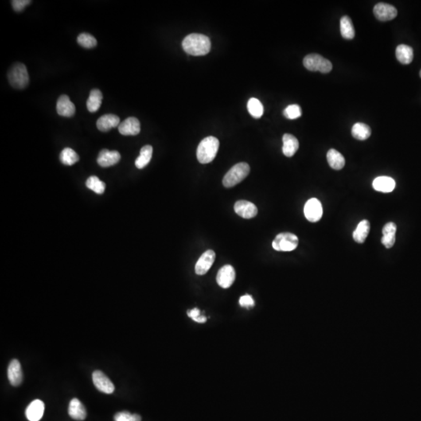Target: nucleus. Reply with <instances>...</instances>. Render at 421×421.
<instances>
[{
  "label": "nucleus",
  "instance_id": "nucleus-1",
  "mask_svg": "<svg viewBox=\"0 0 421 421\" xmlns=\"http://www.w3.org/2000/svg\"><path fill=\"white\" fill-rule=\"evenodd\" d=\"M182 46L189 55L204 56L211 50V41L208 36L201 34H191L184 39Z\"/></svg>",
  "mask_w": 421,
  "mask_h": 421
},
{
  "label": "nucleus",
  "instance_id": "nucleus-2",
  "mask_svg": "<svg viewBox=\"0 0 421 421\" xmlns=\"http://www.w3.org/2000/svg\"><path fill=\"white\" fill-rule=\"evenodd\" d=\"M219 141L212 136L207 137L199 144L197 149V158L201 164L212 162L217 154Z\"/></svg>",
  "mask_w": 421,
  "mask_h": 421
},
{
  "label": "nucleus",
  "instance_id": "nucleus-3",
  "mask_svg": "<svg viewBox=\"0 0 421 421\" xmlns=\"http://www.w3.org/2000/svg\"><path fill=\"white\" fill-rule=\"evenodd\" d=\"M250 169V166L246 162H240L233 165L225 175L223 180V185L227 188L237 185L248 176Z\"/></svg>",
  "mask_w": 421,
  "mask_h": 421
},
{
  "label": "nucleus",
  "instance_id": "nucleus-4",
  "mask_svg": "<svg viewBox=\"0 0 421 421\" xmlns=\"http://www.w3.org/2000/svg\"><path fill=\"white\" fill-rule=\"evenodd\" d=\"M8 80L14 88H25L29 83V75L25 65L20 63L14 64L8 73Z\"/></svg>",
  "mask_w": 421,
  "mask_h": 421
},
{
  "label": "nucleus",
  "instance_id": "nucleus-5",
  "mask_svg": "<svg viewBox=\"0 0 421 421\" xmlns=\"http://www.w3.org/2000/svg\"><path fill=\"white\" fill-rule=\"evenodd\" d=\"M304 66L308 71H320L322 74H328L332 70V64L329 60L318 54H309L304 59Z\"/></svg>",
  "mask_w": 421,
  "mask_h": 421
},
{
  "label": "nucleus",
  "instance_id": "nucleus-6",
  "mask_svg": "<svg viewBox=\"0 0 421 421\" xmlns=\"http://www.w3.org/2000/svg\"><path fill=\"white\" fill-rule=\"evenodd\" d=\"M299 239L295 234L291 232H282L275 236L272 242V247L277 251L289 252L297 248Z\"/></svg>",
  "mask_w": 421,
  "mask_h": 421
},
{
  "label": "nucleus",
  "instance_id": "nucleus-7",
  "mask_svg": "<svg viewBox=\"0 0 421 421\" xmlns=\"http://www.w3.org/2000/svg\"><path fill=\"white\" fill-rule=\"evenodd\" d=\"M305 215L310 223H317L322 217L323 208L321 201L317 198L308 200L305 204Z\"/></svg>",
  "mask_w": 421,
  "mask_h": 421
},
{
  "label": "nucleus",
  "instance_id": "nucleus-8",
  "mask_svg": "<svg viewBox=\"0 0 421 421\" xmlns=\"http://www.w3.org/2000/svg\"><path fill=\"white\" fill-rule=\"evenodd\" d=\"M93 383L95 388L101 392L106 394H112L115 390V386L102 371H95L92 374Z\"/></svg>",
  "mask_w": 421,
  "mask_h": 421
},
{
  "label": "nucleus",
  "instance_id": "nucleus-9",
  "mask_svg": "<svg viewBox=\"0 0 421 421\" xmlns=\"http://www.w3.org/2000/svg\"><path fill=\"white\" fill-rule=\"evenodd\" d=\"M236 279V271L232 266L227 265L219 269L216 280L220 287L228 289Z\"/></svg>",
  "mask_w": 421,
  "mask_h": 421
},
{
  "label": "nucleus",
  "instance_id": "nucleus-10",
  "mask_svg": "<svg viewBox=\"0 0 421 421\" xmlns=\"http://www.w3.org/2000/svg\"><path fill=\"white\" fill-rule=\"evenodd\" d=\"M374 14L381 21H388L393 20L397 16V9L390 4L380 2L374 7Z\"/></svg>",
  "mask_w": 421,
  "mask_h": 421
},
{
  "label": "nucleus",
  "instance_id": "nucleus-11",
  "mask_svg": "<svg viewBox=\"0 0 421 421\" xmlns=\"http://www.w3.org/2000/svg\"><path fill=\"white\" fill-rule=\"evenodd\" d=\"M215 260V253L212 250L205 251L200 256L195 266V272L197 275H205L212 268Z\"/></svg>",
  "mask_w": 421,
  "mask_h": 421
},
{
  "label": "nucleus",
  "instance_id": "nucleus-12",
  "mask_svg": "<svg viewBox=\"0 0 421 421\" xmlns=\"http://www.w3.org/2000/svg\"><path fill=\"white\" fill-rule=\"evenodd\" d=\"M235 212L243 219H252L258 215V208L255 204L247 200H238L234 204Z\"/></svg>",
  "mask_w": 421,
  "mask_h": 421
},
{
  "label": "nucleus",
  "instance_id": "nucleus-13",
  "mask_svg": "<svg viewBox=\"0 0 421 421\" xmlns=\"http://www.w3.org/2000/svg\"><path fill=\"white\" fill-rule=\"evenodd\" d=\"M119 131L122 135L135 136L141 132V124L135 117H129L119 126Z\"/></svg>",
  "mask_w": 421,
  "mask_h": 421
},
{
  "label": "nucleus",
  "instance_id": "nucleus-14",
  "mask_svg": "<svg viewBox=\"0 0 421 421\" xmlns=\"http://www.w3.org/2000/svg\"><path fill=\"white\" fill-rule=\"evenodd\" d=\"M120 158V154L117 151L103 149L99 153L97 161L102 167H110L118 163Z\"/></svg>",
  "mask_w": 421,
  "mask_h": 421
},
{
  "label": "nucleus",
  "instance_id": "nucleus-15",
  "mask_svg": "<svg viewBox=\"0 0 421 421\" xmlns=\"http://www.w3.org/2000/svg\"><path fill=\"white\" fill-rule=\"evenodd\" d=\"M45 411V404L40 399H36L27 407L25 414L29 421H39L42 418Z\"/></svg>",
  "mask_w": 421,
  "mask_h": 421
},
{
  "label": "nucleus",
  "instance_id": "nucleus-16",
  "mask_svg": "<svg viewBox=\"0 0 421 421\" xmlns=\"http://www.w3.org/2000/svg\"><path fill=\"white\" fill-rule=\"evenodd\" d=\"M56 111L57 114L61 116L72 117L75 115L76 109H75V104L71 102L69 97L63 95L58 99Z\"/></svg>",
  "mask_w": 421,
  "mask_h": 421
},
{
  "label": "nucleus",
  "instance_id": "nucleus-17",
  "mask_svg": "<svg viewBox=\"0 0 421 421\" xmlns=\"http://www.w3.org/2000/svg\"><path fill=\"white\" fill-rule=\"evenodd\" d=\"M8 379L13 386H19L23 382V372L21 365L17 360L9 363L7 370Z\"/></svg>",
  "mask_w": 421,
  "mask_h": 421
},
{
  "label": "nucleus",
  "instance_id": "nucleus-18",
  "mask_svg": "<svg viewBox=\"0 0 421 421\" xmlns=\"http://www.w3.org/2000/svg\"><path fill=\"white\" fill-rule=\"evenodd\" d=\"M120 124V119L114 114H106L102 115L97 121V127L100 131H110L111 129L116 127Z\"/></svg>",
  "mask_w": 421,
  "mask_h": 421
},
{
  "label": "nucleus",
  "instance_id": "nucleus-19",
  "mask_svg": "<svg viewBox=\"0 0 421 421\" xmlns=\"http://www.w3.org/2000/svg\"><path fill=\"white\" fill-rule=\"evenodd\" d=\"M373 188L377 191L390 193L395 189V180L389 176H379L373 181Z\"/></svg>",
  "mask_w": 421,
  "mask_h": 421
},
{
  "label": "nucleus",
  "instance_id": "nucleus-20",
  "mask_svg": "<svg viewBox=\"0 0 421 421\" xmlns=\"http://www.w3.org/2000/svg\"><path fill=\"white\" fill-rule=\"evenodd\" d=\"M282 153L286 157L294 155L299 149V141L294 136L290 134H284L282 137Z\"/></svg>",
  "mask_w": 421,
  "mask_h": 421
},
{
  "label": "nucleus",
  "instance_id": "nucleus-21",
  "mask_svg": "<svg viewBox=\"0 0 421 421\" xmlns=\"http://www.w3.org/2000/svg\"><path fill=\"white\" fill-rule=\"evenodd\" d=\"M68 414L71 418L77 421H84L87 416L84 405L82 404L80 401L76 398L73 399L70 402Z\"/></svg>",
  "mask_w": 421,
  "mask_h": 421
},
{
  "label": "nucleus",
  "instance_id": "nucleus-22",
  "mask_svg": "<svg viewBox=\"0 0 421 421\" xmlns=\"http://www.w3.org/2000/svg\"><path fill=\"white\" fill-rule=\"evenodd\" d=\"M370 229H371V225L369 222L366 219L362 220L352 233V237L355 241L358 243H364L369 234Z\"/></svg>",
  "mask_w": 421,
  "mask_h": 421
},
{
  "label": "nucleus",
  "instance_id": "nucleus-23",
  "mask_svg": "<svg viewBox=\"0 0 421 421\" xmlns=\"http://www.w3.org/2000/svg\"><path fill=\"white\" fill-rule=\"evenodd\" d=\"M395 56L402 64L407 65L412 63L414 59V50L409 45H399L395 50Z\"/></svg>",
  "mask_w": 421,
  "mask_h": 421
},
{
  "label": "nucleus",
  "instance_id": "nucleus-24",
  "mask_svg": "<svg viewBox=\"0 0 421 421\" xmlns=\"http://www.w3.org/2000/svg\"><path fill=\"white\" fill-rule=\"evenodd\" d=\"M327 160L331 167L336 170H340L345 165V161L344 155L336 149H330L327 153Z\"/></svg>",
  "mask_w": 421,
  "mask_h": 421
},
{
  "label": "nucleus",
  "instance_id": "nucleus-25",
  "mask_svg": "<svg viewBox=\"0 0 421 421\" xmlns=\"http://www.w3.org/2000/svg\"><path fill=\"white\" fill-rule=\"evenodd\" d=\"M153 149L151 145H145L140 152V155L138 156L135 161L136 167L138 169H144L149 165L152 157H153Z\"/></svg>",
  "mask_w": 421,
  "mask_h": 421
},
{
  "label": "nucleus",
  "instance_id": "nucleus-26",
  "mask_svg": "<svg viewBox=\"0 0 421 421\" xmlns=\"http://www.w3.org/2000/svg\"><path fill=\"white\" fill-rule=\"evenodd\" d=\"M353 138L359 141H365L370 138L371 130L368 125L363 123H356L352 126L351 130Z\"/></svg>",
  "mask_w": 421,
  "mask_h": 421
},
{
  "label": "nucleus",
  "instance_id": "nucleus-27",
  "mask_svg": "<svg viewBox=\"0 0 421 421\" xmlns=\"http://www.w3.org/2000/svg\"><path fill=\"white\" fill-rule=\"evenodd\" d=\"M102 92L99 89L91 90L89 98L87 101V108L91 113H95L99 110L102 102Z\"/></svg>",
  "mask_w": 421,
  "mask_h": 421
},
{
  "label": "nucleus",
  "instance_id": "nucleus-28",
  "mask_svg": "<svg viewBox=\"0 0 421 421\" xmlns=\"http://www.w3.org/2000/svg\"><path fill=\"white\" fill-rule=\"evenodd\" d=\"M340 32L344 38L352 39L355 36V30L352 21L349 17L344 16L340 21Z\"/></svg>",
  "mask_w": 421,
  "mask_h": 421
},
{
  "label": "nucleus",
  "instance_id": "nucleus-29",
  "mask_svg": "<svg viewBox=\"0 0 421 421\" xmlns=\"http://www.w3.org/2000/svg\"><path fill=\"white\" fill-rule=\"evenodd\" d=\"M60 159L63 165H72L79 161V156L75 153V150L70 148H66L60 153Z\"/></svg>",
  "mask_w": 421,
  "mask_h": 421
},
{
  "label": "nucleus",
  "instance_id": "nucleus-30",
  "mask_svg": "<svg viewBox=\"0 0 421 421\" xmlns=\"http://www.w3.org/2000/svg\"><path fill=\"white\" fill-rule=\"evenodd\" d=\"M247 110L251 116L255 119H259L264 114V107L262 102L255 98H251L247 103Z\"/></svg>",
  "mask_w": 421,
  "mask_h": 421
},
{
  "label": "nucleus",
  "instance_id": "nucleus-31",
  "mask_svg": "<svg viewBox=\"0 0 421 421\" xmlns=\"http://www.w3.org/2000/svg\"><path fill=\"white\" fill-rule=\"evenodd\" d=\"M86 186L88 189L91 190L98 194H102L104 193L105 189H106L105 183L101 181L97 176H91L87 179Z\"/></svg>",
  "mask_w": 421,
  "mask_h": 421
},
{
  "label": "nucleus",
  "instance_id": "nucleus-32",
  "mask_svg": "<svg viewBox=\"0 0 421 421\" xmlns=\"http://www.w3.org/2000/svg\"><path fill=\"white\" fill-rule=\"evenodd\" d=\"M77 42L80 46L85 48H91L97 45V40L90 34L82 33L78 36Z\"/></svg>",
  "mask_w": 421,
  "mask_h": 421
},
{
  "label": "nucleus",
  "instance_id": "nucleus-33",
  "mask_svg": "<svg viewBox=\"0 0 421 421\" xmlns=\"http://www.w3.org/2000/svg\"><path fill=\"white\" fill-rule=\"evenodd\" d=\"M283 115L287 119H296L301 116L302 110L298 105H290L284 110Z\"/></svg>",
  "mask_w": 421,
  "mask_h": 421
},
{
  "label": "nucleus",
  "instance_id": "nucleus-34",
  "mask_svg": "<svg viewBox=\"0 0 421 421\" xmlns=\"http://www.w3.org/2000/svg\"><path fill=\"white\" fill-rule=\"evenodd\" d=\"M115 421H141V417L138 414H132L128 411L117 413L114 417Z\"/></svg>",
  "mask_w": 421,
  "mask_h": 421
},
{
  "label": "nucleus",
  "instance_id": "nucleus-35",
  "mask_svg": "<svg viewBox=\"0 0 421 421\" xmlns=\"http://www.w3.org/2000/svg\"><path fill=\"white\" fill-rule=\"evenodd\" d=\"M11 2L14 11L21 12L24 10V8L32 2V1L30 0H13Z\"/></svg>",
  "mask_w": 421,
  "mask_h": 421
},
{
  "label": "nucleus",
  "instance_id": "nucleus-36",
  "mask_svg": "<svg viewBox=\"0 0 421 421\" xmlns=\"http://www.w3.org/2000/svg\"><path fill=\"white\" fill-rule=\"evenodd\" d=\"M395 243V234H385L382 238V243L386 248H391Z\"/></svg>",
  "mask_w": 421,
  "mask_h": 421
},
{
  "label": "nucleus",
  "instance_id": "nucleus-37",
  "mask_svg": "<svg viewBox=\"0 0 421 421\" xmlns=\"http://www.w3.org/2000/svg\"><path fill=\"white\" fill-rule=\"evenodd\" d=\"M239 305L243 307L250 308L254 306V301L252 296L246 294L239 298Z\"/></svg>",
  "mask_w": 421,
  "mask_h": 421
},
{
  "label": "nucleus",
  "instance_id": "nucleus-38",
  "mask_svg": "<svg viewBox=\"0 0 421 421\" xmlns=\"http://www.w3.org/2000/svg\"><path fill=\"white\" fill-rule=\"evenodd\" d=\"M396 230H397L396 225L391 222V223H388L387 224L384 225L383 229V235H385V234H395L396 233Z\"/></svg>",
  "mask_w": 421,
  "mask_h": 421
},
{
  "label": "nucleus",
  "instance_id": "nucleus-39",
  "mask_svg": "<svg viewBox=\"0 0 421 421\" xmlns=\"http://www.w3.org/2000/svg\"><path fill=\"white\" fill-rule=\"evenodd\" d=\"M188 315L192 319H194L196 317L200 316V311L197 308H193L192 310H188Z\"/></svg>",
  "mask_w": 421,
  "mask_h": 421
},
{
  "label": "nucleus",
  "instance_id": "nucleus-40",
  "mask_svg": "<svg viewBox=\"0 0 421 421\" xmlns=\"http://www.w3.org/2000/svg\"><path fill=\"white\" fill-rule=\"evenodd\" d=\"M193 321H196L197 323H204L207 321V317H204V316H199V317H196L193 319Z\"/></svg>",
  "mask_w": 421,
  "mask_h": 421
},
{
  "label": "nucleus",
  "instance_id": "nucleus-41",
  "mask_svg": "<svg viewBox=\"0 0 421 421\" xmlns=\"http://www.w3.org/2000/svg\"><path fill=\"white\" fill-rule=\"evenodd\" d=\"M420 77H421V72H420Z\"/></svg>",
  "mask_w": 421,
  "mask_h": 421
}]
</instances>
